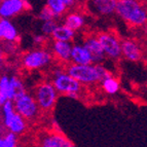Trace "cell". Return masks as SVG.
Segmentation results:
<instances>
[{
    "instance_id": "obj_25",
    "label": "cell",
    "mask_w": 147,
    "mask_h": 147,
    "mask_svg": "<svg viewBox=\"0 0 147 147\" xmlns=\"http://www.w3.org/2000/svg\"><path fill=\"white\" fill-rule=\"evenodd\" d=\"M47 40H49V37L42 33L35 34L33 36V43L36 45V47H43L47 43Z\"/></svg>"
},
{
    "instance_id": "obj_10",
    "label": "cell",
    "mask_w": 147,
    "mask_h": 147,
    "mask_svg": "<svg viewBox=\"0 0 147 147\" xmlns=\"http://www.w3.org/2000/svg\"><path fill=\"white\" fill-rule=\"evenodd\" d=\"M28 7V0H2L0 2V17L9 20L27 10Z\"/></svg>"
},
{
    "instance_id": "obj_28",
    "label": "cell",
    "mask_w": 147,
    "mask_h": 147,
    "mask_svg": "<svg viewBox=\"0 0 147 147\" xmlns=\"http://www.w3.org/2000/svg\"><path fill=\"white\" fill-rule=\"evenodd\" d=\"M0 147H5V139H4V137H0Z\"/></svg>"
},
{
    "instance_id": "obj_3",
    "label": "cell",
    "mask_w": 147,
    "mask_h": 147,
    "mask_svg": "<svg viewBox=\"0 0 147 147\" xmlns=\"http://www.w3.org/2000/svg\"><path fill=\"white\" fill-rule=\"evenodd\" d=\"M115 15L132 27H142L147 23V7L140 0H117Z\"/></svg>"
},
{
    "instance_id": "obj_13",
    "label": "cell",
    "mask_w": 147,
    "mask_h": 147,
    "mask_svg": "<svg viewBox=\"0 0 147 147\" xmlns=\"http://www.w3.org/2000/svg\"><path fill=\"white\" fill-rule=\"evenodd\" d=\"M84 45L88 49L93 58V63L96 64H103L106 60V57L104 55L103 49L101 47L97 34H88L86 35L82 41Z\"/></svg>"
},
{
    "instance_id": "obj_19",
    "label": "cell",
    "mask_w": 147,
    "mask_h": 147,
    "mask_svg": "<svg viewBox=\"0 0 147 147\" xmlns=\"http://www.w3.org/2000/svg\"><path fill=\"white\" fill-rule=\"evenodd\" d=\"M26 92L22 79L19 76L12 75L9 77V91H8V100H13L16 97Z\"/></svg>"
},
{
    "instance_id": "obj_8",
    "label": "cell",
    "mask_w": 147,
    "mask_h": 147,
    "mask_svg": "<svg viewBox=\"0 0 147 147\" xmlns=\"http://www.w3.org/2000/svg\"><path fill=\"white\" fill-rule=\"evenodd\" d=\"M97 37L106 59L116 62L121 58V38L115 32L110 30L101 31L97 34Z\"/></svg>"
},
{
    "instance_id": "obj_29",
    "label": "cell",
    "mask_w": 147,
    "mask_h": 147,
    "mask_svg": "<svg viewBox=\"0 0 147 147\" xmlns=\"http://www.w3.org/2000/svg\"><path fill=\"white\" fill-rule=\"evenodd\" d=\"M1 1H2V0H0V2H1Z\"/></svg>"
},
{
    "instance_id": "obj_7",
    "label": "cell",
    "mask_w": 147,
    "mask_h": 147,
    "mask_svg": "<svg viewBox=\"0 0 147 147\" xmlns=\"http://www.w3.org/2000/svg\"><path fill=\"white\" fill-rule=\"evenodd\" d=\"M12 102L15 110L27 121H34L39 117L41 111L37 105L36 100L34 96L27 91L16 97Z\"/></svg>"
},
{
    "instance_id": "obj_20",
    "label": "cell",
    "mask_w": 147,
    "mask_h": 147,
    "mask_svg": "<svg viewBox=\"0 0 147 147\" xmlns=\"http://www.w3.org/2000/svg\"><path fill=\"white\" fill-rule=\"evenodd\" d=\"M3 26V38L7 42H16L19 39V33L17 28L13 26L11 22L8 19H0Z\"/></svg>"
},
{
    "instance_id": "obj_17",
    "label": "cell",
    "mask_w": 147,
    "mask_h": 147,
    "mask_svg": "<svg viewBox=\"0 0 147 147\" xmlns=\"http://www.w3.org/2000/svg\"><path fill=\"white\" fill-rule=\"evenodd\" d=\"M99 86H100L101 91L107 96H115L120 91V81L112 74L105 76L100 81Z\"/></svg>"
},
{
    "instance_id": "obj_5",
    "label": "cell",
    "mask_w": 147,
    "mask_h": 147,
    "mask_svg": "<svg viewBox=\"0 0 147 147\" xmlns=\"http://www.w3.org/2000/svg\"><path fill=\"white\" fill-rule=\"evenodd\" d=\"M34 98L40 111L44 113L52 112L59 99V93L51 80L41 81L35 86Z\"/></svg>"
},
{
    "instance_id": "obj_11",
    "label": "cell",
    "mask_w": 147,
    "mask_h": 147,
    "mask_svg": "<svg viewBox=\"0 0 147 147\" xmlns=\"http://www.w3.org/2000/svg\"><path fill=\"white\" fill-rule=\"evenodd\" d=\"M121 58L132 63L140 62L143 59V51L140 44L133 38L121 39Z\"/></svg>"
},
{
    "instance_id": "obj_26",
    "label": "cell",
    "mask_w": 147,
    "mask_h": 147,
    "mask_svg": "<svg viewBox=\"0 0 147 147\" xmlns=\"http://www.w3.org/2000/svg\"><path fill=\"white\" fill-rule=\"evenodd\" d=\"M5 139V147H18V136L13 133L8 132L4 136Z\"/></svg>"
},
{
    "instance_id": "obj_22",
    "label": "cell",
    "mask_w": 147,
    "mask_h": 147,
    "mask_svg": "<svg viewBox=\"0 0 147 147\" xmlns=\"http://www.w3.org/2000/svg\"><path fill=\"white\" fill-rule=\"evenodd\" d=\"M8 91H9V77L3 75L0 77V104L1 105L8 100Z\"/></svg>"
},
{
    "instance_id": "obj_30",
    "label": "cell",
    "mask_w": 147,
    "mask_h": 147,
    "mask_svg": "<svg viewBox=\"0 0 147 147\" xmlns=\"http://www.w3.org/2000/svg\"><path fill=\"white\" fill-rule=\"evenodd\" d=\"M0 107H1V104H0Z\"/></svg>"
},
{
    "instance_id": "obj_15",
    "label": "cell",
    "mask_w": 147,
    "mask_h": 147,
    "mask_svg": "<svg viewBox=\"0 0 147 147\" xmlns=\"http://www.w3.org/2000/svg\"><path fill=\"white\" fill-rule=\"evenodd\" d=\"M63 24L74 30L75 32L81 31L88 24V19L84 12L79 10L67 11L63 17Z\"/></svg>"
},
{
    "instance_id": "obj_9",
    "label": "cell",
    "mask_w": 147,
    "mask_h": 147,
    "mask_svg": "<svg viewBox=\"0 0 147 147\" xmlns=\"http://www.w3.org/2000/svg\"><path fill=\"white\" fill-rule=\"evenodd\" d=\"M39 147H75V144L61 132H47L39 138Z\"/></svg>"
},
{
    "instance_id": "obj_16",
    "label": "cell",
    "mask_w": 147,
    "mask_h": 147,
    "mask_svg": "<svg viewBox=\"0 0 147 147\" xmlns=\"http://www.w3.org/2000/svg\"><path fill=\"white\" fill-rule=\"evenodd\" d=\"M70 63L75 65H88L93 63L91 53L84 43H72Z\"/></svg>"
},
{
    "instance_id": "obj_27",
    "label": "cell",
    "mask_w": 147,
    "mask_h": 147,
    "mask_svg": "<svg viewBox=\"0 0 147 147\" xmlns=\"http://www.w3.org/2000/svg\"><path fill=\"white\" fill-rule=\"evenodd\" d=\"M2 38H3V26L1 21H0V39H2Z\"/></svg>"
},
{
    "instance_id": "obj_14",
    "label": "cell",
    "mask_w": 147,
    "mask_h": 147,
    "mask_svg": "<svg viewBox=\"0 0 147 147\" xmlns=\"http://www.w3.org/2000/svg\"><path fill=\"white\" fill-rule=\"evenodd\" d=\"M117 0H90V9L99 17H110L115 13Z\"/></svg>"
},
{
    "instance_id": "obj_23",
    "label": "cell",
    "mask_w": 147,
    "mask_h": 147,
    "mask_svg": "<svg viewBox=\"0 0 147 147\" xmlns=\"http://www.w3.org/2000/svg\"><path fill=\"white\" fill-rule=\"evenodd\" d=\"M58 20H51V21H47V22H42L41 25V33L44 35H47V37H51V35L53 34V32L55 31L56 27L58 26Z\"/></svg>"
},
{
    "instance_id": "obj_21",
    "label": "cell",
    "mask_w": 147,
    "mask_h": 147,
    "mask_svg": "<svg viewBox=\"0 0 147 147\" xmlns=\"http://www.w3.org/2000/svg\"><path fill=\"white\" fill-rule=\"evenodd\" d=\"M45 6L52 10L57 20L63 18L64 15L69 10L64 0H47Z\"/></svg>"
},
{
    "instance_id": "obj_4",
    "label": "cell",
    "mask_w": 147,
    "mask_h": 147,
    "mask_svg": "<svg viewBox=\"0 0 147 147\" xmlns=\"http://www.w3.org/2000/svg\"><path fill=\"white\" fill-rule=\"evenodd\" d=\"M54 57L47 47H35L22 57V65L28 71H37L52 66Z\"/></svg>"
},
{
    "instance_id": "obj_24",
    "label": "cell",
    "mask_w": 147,
    "mask_h": 147,
    "mask_svg": "<svg viewBox=\"0 0 147 147\" xmlns=\"http://www.w3.org/2000/svg\"><path fill=\"white\" fill-rule=\"evenodd\" d=\"M37 19L41 22H47V21H51V20H57L56 17L54 16V13L52 12V10L49 9V7L44 6L37 15Z\"/></svg>"
},
{
    "instance_id": "obj_18",
    "label": "cell",
    "mask_w": 147,
    "mask_h": 147,
    "mask_svg": "<svg viewBox=\"0 0 147 147\" xmlns=\"http://www.w3.org/2000/svg\"><path fill=\"white\" fill-rule=\"evenodd\" d=\"M76 33L77 32L70 29L66 25H64L62 23V24H58L55 31L53 32V34L51 35V38H52V40H58V41L72 42L75 39Z\"/></svg>"
},
{
    "instance_id": "obj_1",
    "label": "cell",
    "mask_w": 147,
    "mask_h": 147,
    "mask_svg": "<svg viewBox=\"0 0 147 147\" xmlns=\"http://www.w3.org/2000/svg\"><path fill=\"white\" fill-rule=\"evenodd\" d=\"M52 84L59 95L66 96L70 99L79 100L82 95L84 86L67 73L64 65H56L51 68V79Z\"/></svg>"
},
{
    "instance_id": "obj_12",
    "label": "cell",
    "mask_w": 147,
    "mask_h": 147,
    "mask_svg": "<svg viewBox=\"0 0 147 147\" xmlns=\"http://www.w3.org/2000/svg\"><path fill=\"white\" fill-rule=\"evenodd\" d=\"M71 47L72 42L53 40L51 45H49V51L54 57V60H56L61 65L66 66L70 63Z\"/></svg>"
},
{
    "instance_id": "obj_6",
    "label": "cell",
    "mask_w": 147,
    "mask_h": 147,
    "mask_svg": "<svg viewBox=\"0 0 147 147\" xmlns=\"http://www.w3.org/2000/svg\"><path fill=\"white\" fill-rule=\"evenodd\" d=\"M3 113V125L8 132L19 136L26 133L28 129V121L15 110L13 102L7 100L1 105Z\"/></svg>"
},
{
    "instance_id": "obj_2",
    "label": "cell",
    "mask_w": 147,
    "mask_h": 147,
    "mask_svg": "<svg viewBox=\"0 0 147 147\" xmlns=\"http://www.w3.org/2000/svg\"><path fill=\"white\" fill-rule=\"evenodd\" d=\"M68 74L80 82L82 86H96L105 76L111 74L103 64H88V65H75L69 63L65 66Z\"/></svg>"
}]
</instances>
